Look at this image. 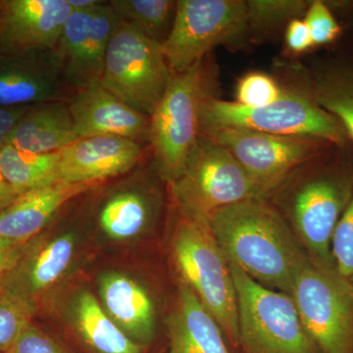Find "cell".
Masks as SVG:
<instances>
[{
  "instance_id": "cell-1",
  "label": "cell",
  "mask_w": 353,
  "mask_h": 353,
  "mask_svg": "<svg viewBox=\"0 0 353 353\" xmlns=\"http://www.w3.org/2000/svg\"><path fill=\"white\" fill-rule=\"evenodd\" d=\"M208 222L229 263L259 284L290 294L310 259L278 209L248 199L218 209Z\"/></svg>"
},
{
  "instance_id": "cell-2",
  "label": "cell",
  "mask_w": 353,
  "mask_h": 353,
  "mask_svg": "<svg viewBox=\"0 0 353 353\" xmlns=\"http://www.w3.org/2000/svg\"><path fill=\"white\" fill-rule=\"evenodd\" d=\"M345 148L329 146L294 169L269 196H279L297 240L317 266L336 269L332 243L353 196V166Z\"/></svg>"
},
{
  "instance_id": "cell-3",
  "label": "cell",
  "mask_w": 353,
  "mask_h": 353,
  "mask_svg": "<svg viewBox=\"0 0 353 353\" xmlns=\"http://www.w3.org/2000/svg\"><path fill=\"white\" fill-rule=\"evenodd\" d=\"M218 68L211 54L183 73L172 74L161 101L150 116L148 141L158 176L173 183L182 173L201 134L204 101L216 94Z\"/></svg>"
},
{
  "instance_id": "cell-4",
  "label": "cell",
  "mask_w": 353,
  "mask_h": 353,
  "mask_svg": "<svg viewBox=\"0 0 353 353\" xmlns=\"http://www.w3.org/2000/svg\"><path fill=\"white\" fill-rule=\"evenodd\" d=\"M172 252L182 282L208 309L230 345L240 347L238 301L231 266L208 219L181 215Z\"/></svg>"
},
{
  "instance_id": "cell-5",
  "label": "cell",
  "mask_w": 353,
  "mask_h": 353,
  "mask_svg": "<svg viewBox=\"0 0 353 353\" xmlns=\"http://www.w3.org/2000/svg\"><path fill=\"white\" fill-rule=\"evenodd\" d=\"M283 85L284 92L280 99L264 108H243L217 95L209 97L201 108V132L236 128L277 136L311 137L347 148L350 139L336 118L318 106L301 88L290 82Z\"/></svg>"
},
{
  "instance_id": "cell-6",
  "label": "cell",
  "mask_w": 353,
  "mask_h": 353,
  "mask_svg": "<svg viewBox=\"0 0 353 353\" xmlns=\"http://www.w3.org/2000/svg\"><path fill=\"white\" fill-rule=\"evenodd\" d=\"M170 187L181 215L203 219H208L218 209L248 199H263L236 158L203 134Z\"/></svg>"
},
{
  "instance_id": "cell-7",
  "label": "cell",
  "mask_w": 353,
  "mask_h": 353,
  "mask_svg": "<svg viewBox=\"0 0 353 353\" xmlns=\"http://www.w3.org/2000/svg\"><path fill=\"white\" fill-rule=\"evenodd\" d=\"M245 353H320L304 329L292 296L269 289L230 263Z\"/></svg>"
},
{
  "instance_id": "cell-8",
  "label": "cell",
  "mask_w": 353,
  "mask_h": 353,
  "mask_svg": "<svg viewBox=\"0 0 353 353\" xmlns=\"http://www.w3.org/2000/svg\"><path fill=\"white\" fill-rule=\"evenodd\" d=\"M250 39L245 0H178L173 27L161 44L172 74L183 73L220 46Z\"/></svg>"
},
{
  "instance_id": "cell-9",
  "label": "cell",
  "mask_w": 353,
  "mask_h": 353,
  "mask_svg": "<svg viewBox=\"0 0 353 353\" xmlns=\"http://www.w3.org/2000/svg\"><path fill=\"white\" fill-rule=\"evenodd\" d=\"M171 77L160 44L134 26L118 19L106 53L102 87L150 117Z\"/></svg>"
},
{
  "instance_id": "cell-10",
  "label": "cell",
  "mask_w": 353,
  "mask_h": 353,
  "mask_svg": "<svg viewBox=\"0 0 353 353\" xmlns=\"http://www.w3.org/2000/svg\"><path fill=\"white\" fill-rule=\"evenodd\" d=\"M309 338L320 353H353V282L336 269L309 261L290 292Z\"/></svg>"
},
{
  "instance_id": "cell-11",
  "label": "cell",
  "mask_w": 353,
  "mask_h": 353,
  "mask_svg": "<svg viewBox=\"0 0 353 353\" xmlns=\"http://www.w3.org/2000/svg\"><path fill=\"white\" fill-rule=\"evenodd\" d=\"M201 134L214 139L236 158L264 201L299 165L333 145L311 137L277 136L236 128L204 130Z\"/></svg>"
},
{
  "instance_id": "cell-12",
  "label": "cell",
  "mask_w": 353,
  "mask_h": 353,
  "mask_svg": "<svg viewBox=\"0 0 353 353\" xmlns=\"http://www.w3.org/2000/svg\"><path fill=\"white\" fill-rule=\"evenodd\" d=\"M118 17L105 2L70 14L50 52L65 85L82 90L101 83L109 41Z\"/></svg>"
},
{
  "instance_id": "cell-13",
  "label": "cell",
  "mask_w": 353,
  "mask_h": 353,
  "mask_svg": "<svg viewBox=\"0 0 353 353\" xmlns=\"http://www.w3.org/2000/svg\"><path fill=\"white\" fill-rule=\"evenodd\" d=\"M71 13L67 0L0 1V46L16 57L50 54Z\"/></svg>"
},
{
  "instance_id": "cell-14",
  "label": "cell",
  "mask_w": 353,
  "mask_h": 353,
  "mask_svg": "<svg viewBox=\"0 0 353 353\" xmlns=\"http://www.w3.org/2000/svg\"><path fill=\"white\" fill-rule=\"evenodd\" d=\"M75 248L72 234L53 238L39 234L25 243L22 255L2 283L1 290L29 301L38 309L39 303L69 270Z\"/></svg>"
},
{
  "instance_id": "cell-15",
  "label": "cell",
  "mask_w": 353,
  "mask_h": 353,
  "mask_svg": "<svg viewBox=\"0 0 353 353\" xmlns=\"http://www.w3.org/2000/svg\"><path fill=\"white\" fill-rule=\"evenodd\" d=\"M139 141L116 136L77 139L60 150L57 181L65 183L106 182L132 170L143 159Z\"/></svg>"
},
{
  "instance_id": "cell-16",
  "label": "cell",
  "mask_w": 353,
  "mask_h": 353,
  "mask_svg": "<svg viewBox=\"0 0 353 353\" xmlns=\"http://www.w3.org/2000/svg\"><path fill=\"white\" fill-rule=\"evenodd\" d=\"M79 138L122 137L148 139L150 117L127 105L101 83L78 90L68 103Z\"/></svg>"
},
{
  "instance_id": "cell-17",
  "label": "cell",
  "mask_w": 353,
  "mask_h": 353,
  "mask_svg": "<svg viewBox=\"0 0 353 353\" xmlns=\"http://www.w3.org/2000/svg\"><path fill=\"white\" fill-rule=\"evenodd\" d=\"M105 182H55L21 194L0 210V239L25 243L38 236L60 208Z\"/></svg>"
},
{
  "instance_id": "cell-18",
  "label": "cell",
  "mask_w": 353,
  "mask_h": 353,
  "mask_svg": "<svg viewBox=\"0 0 353 353\" xmlns=\"http://www.w3.org/2000/svg\"><path fill=\"white\" fill-rule=\"evenodd\" d=\"M289 82L301 88L331 114L353 141V59L336 57L312 67H285Z\"/></svg>"
},
{
  "instance_id": "cell-19",
  "label": "cell",
  "mask_w": 353,
  "mask_h": 353,
  "mask_svg": "<svg viewBox=\"0 0 353 353\" xmlns=\"http://www.w3.org/2000/svg\"><path fill=\"white\" fill-rule=\"evenodd\" d=\"M167 330V353H232L215 318L182 281Z\"/></svg>"
},
{
  "instance_id": "cell-20",
  "label": "cell",
  "mask_w": 353,
  "mask_h": 353,
  "mask_svg": "<svg viewBox=\"0 0 353 353\" xmlns=\"http://www.w3.org/2000/svg\"><path fill=\"white\" fill-rule=\"evenodd\" d=\"M104 310L136 343L148 347L155 334V312L146 290L132 278L108 273L99 282Z\"/></svg>"
},
{
  "instance_id": "cell-21",
  "label": "cell",
  "mask_w": 353,
  "mask_h": 353,
  "mask_svg": "<svg viewBox=\"0 0 353 353\" xmlns=\"http://www.w3.org/2000/svg\"><path fill=\"white\" fill-rule=\"evenodd\" d=\"M79 139L68 103L54 101L32 105L11 132L6 145L22 152L43 154L60 152Z\"/></svg>"
},
{
  "instance_id": "cell-22",
  "label": "cell",
  "mask_w": 353,
  "mask_h": 353,
  "mask_svg": "<svg viewBox=\"0 0 353 353\" xmlns=\"http://www.w3.org/2000/svg\"><path fill=\"white\" fill-rule=\"evenodd\" d=\"M65 83L52 58L0 65V108L32 106L58 101Z\"/></svg>"
},
{
  "instance_id": "cell-23",
  "label": "cell",
  "mask_w": 353,
  "mask_h": 353,
  "mask_svg": "<svg viewBox=\"0 0 353 353\" xmlns=\"http://www.w3.org/2000/svg\"><path fill=\"white\" fill-rule=\"evenodd\" d=\"M73 319L79 336L95 353H145L148 350L128 336L90 292L77 297Z\"/></svg>"
},
{
  "instance_id": "cell-24",
  "label": "cell",
  "mask_w": 353,
  "mask_h": 353,
  "mask_svg": "<svg viewBox=\"0 0 353 353\" xmlns=\"http://www.w3.org/2000/svg\"><path fill=\"white\" fill-rule=\"evenodd\" d=\"M157 194L138 189L113 192L102 203L99 222L102 231L113 240H129L141 234L157 211Z\"/></svg>"
},
{
  "instance_id": "cell-25",
  "label": "cell",
  "mask_w": 353,
  "mask_h": 353,
  "mask_svg": "<svg viewBox=\"0 0 353 353\" xmlns=\"http://www.w3.org/2000/svg\"><path fill=\"white\" fill-rule=\"evenodd\" d=\"M60 152L32 153L6 145L0 152V167L8 183L18 194L58 182Z\"/></svg>"
},
{
  "instance_id": "cell-26",
  "label": "cell",
  "mask_w": 353,
  "mask_h": 353,
  "mask_svg": "<svg viewBox=\"0 0 353 353\" xmlns=\"http://www.w3.org/2000/svg\"><path fill=\"white\" fill-rule=\"evenodd\" d=\"M109 6L118 19L125 21L161 46L175 20V0H112Z\"/></svg>"
},
{
  "instance_id": "cell-27",
  "label": "cell",
  "mask_w": 353,
  "mask_h": 353,
  "mask_svg": "<svg viewBox=\"0 0 353 353\" xmlns=\"http://www.w3.org/2000/svg\"><path fill=\"white\" fill-rule=\"evenodd\" d=\"M308 0H248V34L250 41H259L294 19H303Z\"/></svg>"
},
{
  "instance_id": "cell-28",
  "label": "cell",
  "mask_w": 353,
  "mask_h": 353,
  "mask_svg": "<svg viewBox=\"0 0 353 353\" xmlns=\"http://www.w3.org/2000/svg\"><path fill=\"white\" fill-rule=\"evenodd\" d=\"M37 311L36 306L29 301L0 290V353H7L12 348Z\"/></svg>"
},
{
  "instance_id": "cell-29",
  "label": "cell",
  "mask_w": 353,
  "mask_h": 353,
  "mask_svg": "<svg viewBox=\"0 0 353 353\" xmlns=\"http://www.w3.org/2000/svg\"><path fill=\"white\" fill-rule=\"evenodd\" d=\"M283 92L284 85L273 76L264 72L252 71L239 79L234 102L243 108H264L277 101Z\"/></svg>"
},
{
  "instance_id": "cell-30",
  "label": "cell",
  "mask_w": 353,
  "mask_h": 353,
  "mask_svg": "<svg viewBox=\"0 0 353 353\" xmlns=\"http://www.w3.org/2000/svg\"><path fill=\"white\" fill-rule=\"evenodd\" d=\"M303 20L314 48L334 43L341 36V26L326 1L311 0Z\"/></svg>"
},
{
  "instance_id": "cell-31",
  "label": "cell",
  "mask_w": 353,
  "mask_h": 353,
  "mask_svg": "<svg viewBox=\"0 0 353 353\" xmlns=\"http://www.w3.org/2000/svg\"><path fill=\"white\" fill-rule=\"evenodd\" d=\"M332 252L336 270L345 278L353 277V196L334 231Z\"/></svg>"
},
{
  "instance_id": "cell-32",
  "label": "cell",
  "mask_w": 353,
  "mask_h": 353,
  "mask_svg": "<svg viewBox=\"0 0 353 353\" xmlns=\"http://www.w3.org/2000/svg\"><path fill=\"white\" fill-rule=\"evenodd\" d=\"M7 353H70L43 330L30 323Z\"/></svg>"
},
{
  "instance_id": "cell-33",
  "label": "cell",
  "mask_w": 353,
  "mask_h": 353,
  "mask_svg": "<svg viewBox=\"0 0 353 353\" xmlns=\"http://www.w3.org/2000/svg\"><path fill=\"white\" fill-rule=\"evenodd\" d=\"M285 50L290 55L297 57L314 48L307 25L303 19L290 21L285 31Z\"/></svg>"
},
{
  "instance_id": "cell-34",
  "label": "cell",
  "mask_w": 353,
  "mask_h": 353,
  "mask_svg": "<svg viewBox=\"0 0 353 353\" xmlns=\"http://www.w3.org/2000/svg\"><path fill=\"white\" fill-rule=\"evenodd\" d=\"M25 243H14L0 239V290L2 283L6 280L9 272L12 270L22 255Z\"/></svg>"
},
{
  "instance_id": "cell-35",
  "label": "cell",
  "mask_w": 353,
  "mask_h": 353,
  "mask_svg": "<svg viewBox=\"0 0 353 353\" xmlns=\"http://www.w3.org/2000/svg\"><path fill=\"white\" fill-rule=\"evenodd\" d=\"M30 108L31 106L13 108H0V148L6 145L11 132H13Z\"/></svg>"
},
{
  "instance_id": "cell-36",
  "label": "cell",
  "mask_w": 353,
  "mask_h": 353,
  "mask_svg": "<svg viewBox=\"0 0 353 353\" xmlns=\"http://www.w3.org/2000/svg\"><path fill=\"white\" fill-rule=\"evenodd\" d=\"M0 152H1V148H0ZM19 196L20 194H18L13 189L12 185L6 180V176L2 173L1 167H0V210L9 205Z\"/></svg>"
},
{
  "instance_id": "cell-37",
  "label": "cell",
  "mask_w": 353,
  "mask_h": 353,
  "mask_svg": "<svg viewBox=\"0 0 353 353\" xmlns=\"http://www.w3.org/2000/svg\"><path fill=\"white\" fill-rule=\"evenodd\" d=\"M72 12L77 11H87L99 6L101 2L99 0H67Z\"/></svg>"
},
{
  "instance_id": "cell-38",
  "label": "cell",
  "mask_w": 353,
  "mask_h": 353,
  "mask_svg": "<svg viewBox=\"0 0 353 353\" xmlns=\"http://www.w3.org/2000/svg\"><path fill=\"white\" fill-rule=\"evenodd\" d=\"M350 280H352V282H353V277H352V279H350Z\"/></svg>"
}]
</instances>
